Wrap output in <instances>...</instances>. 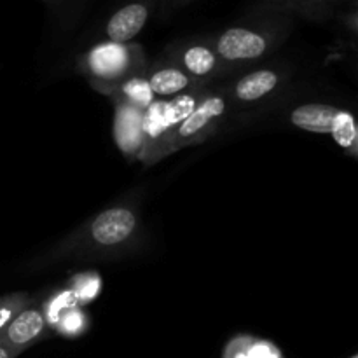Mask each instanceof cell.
Returning a JSON list of instances; mask_svg holds the SVG:
<instances>
[{
    "mask_svg": "<svg viewBox=\"0 0 358 358\" xmlns=\"http://www.w3.org/2000/svg\"><path fill=\"white\" fill-rule=\"evenodd\" d=\"M140 227L138 208L129 203H119L77 227L37 262L38 266H52L63 259L121 257L124 252L135 248Z\"/></svg>",
    "mask_w": 358,
    "mask_h": 358,
    "instance_id": "obj_1",
    "label": "cell"
},
{
    "mask_svg": "<svg viewBox=\"0 0 358 358\" xmlns=\"http://www.w3.org/2000/svg\"><path fill=\"white\" fill-rule=\"evenodd\" d=\"M292 30V16L268 7L266 13L233 24L212 37L213 48L231 72L275 52Z\"/></svg>",
    "mask_w": 358,
    "mask_h": 358,
    "instance_id": "obj_2",
    "label": "cell"
},
{
    "mask_svg": "<svg viewBox=\"0 0 358 358\" xmlns=\"http://www.w3.org/2000/svg\"><path fill=\"white\" fill-rule=\"evenodd\" d=\"M231 100L227 98L226 91H206L205 96L199 100L194 110L182 119L177 126L154 140L150 145L143 149L138 159L143 164L150 166L161 161L170 154L178 152L185 147H194L205 143L219 131L220 124L229 112Z\"/></svg>",
    "mask_w": 358,
    "mask_h": 358,
    "instance_id": "obj_3",
    "label": "cell"
},
{
    "mask_svg": "<svg viewBox=\"0 0 358 358\" xmlns=\"http://www.w3.org/2000/svg\"><path fill=\"white\" fill-rule=\"evenodd\" d=\"M147 69L143 48L135 42H98L77 58V70L87 77V83H115L143 76Z\"/></svg>",
    "mask_w": 358,
    "mask_h": 358,
    "instance_id": "obj_4",
    "label": "cell"
},
{
    "mask_svg": "<svg viewBox=\"0 0 358 358\" xmlns=\"http://www.w3.org/2000/svg\"><path fill=\"white\" fill-rule=\"evenodd\" d=\"M164 58L175 63L178 69L184 70L191 79L199 84H206L208 80L231 73L226 63L217 55L212 37L185 38V41L173 42L166 48Z\"/></svg>",
    "mask_w": 358,
    "mask_h": 358,
    "instance_id": "obj_5",
    "label": "cell"
},
{
    "mask_svg": "<svg viewBox=\"0 0 358 358\" xmlns=\"http://www.w3.org/2000/svg\"><path fill=\"white\" fill-rule=\"evenodd\" d=\"M51 336L41 303L34 301L30 306L21 310L9 325L0 332V343L13 350L17 357L37 343Z\"/></svg>",
    "mask_w": 358,
    "mask_h": 358,
    "instance_id": "obj_6",
    "label": "cell"
},
{
    "mask_svg": "<svg viewBox=\"0 0 358 358\" xmlns=\"http://www.w3.org/2000/svg\"><path fill=\"white\" fill-rule=\"evenodd\" d=\"M159 7H163V0H124L105 23V38L121 44L131 42Z\"/></svg>",
    "mask_w": 358,
    "mask_h": 358,
    "instance_id": "obj_7",
    "label": "cell"
},
{
    "mask_svg": "<svg viewBox=\"0 0 358 358\" xmlns=\"http://www.w3.org/2000/svg\"><path fill=\"white\" fill-rule=\"evenodd\" d=\"M283 73L275 66H261V69L245 72L240 79L231 84L226 91L231 103L250 105L264 100L275 93L283 80Z\"/></svg>",
    "mask_w": 358,
    "mask_h": 358,
    "instance_id": "obj_8",
    "label": "cell"
},
{
    "mask_svg": "<svg viewBox=\"0 0 358 358\" xmlns=\"http://www.w3.org/2000/svg\"><path fill=\"white\" fill-rule=\"evenodd\" d=\"M114 138L121 152L128 157H136L145 149V110L131 105L114 101Z\"/></svg>",
    "mask_w": 358,
    "mask_h": 358,
    "instance_id": "obj_9",
    "label": "cell"
},
{
    "mask_svg": "<svg viewBox=\"0 0 358 358\" xmlns=\"http://www.w3.org/2000/svg\"><path fill=\"white\" fill-rule=\"evenodd\" d=\"M145 77L156 100L157 98L164 100V98L180 96V94L191 93L196 90H205V84L196 83L184 70L178 69L175 63L168 62L166 58L149 66Z\"/></svg>",
    "mask_w": 358,
    "mask_h": 358,
    "instance_id": "obj_10",
    "label": "cell"
},
{
    "mask_svg": "<svg viewBox=\"0 0 358 358\" xmlns=\"http://www.w3.org/2000/svg\"><path fill=\"white\" fill-rule=\"evenodd\" d=\"M90 86L98 93L110 98L112 101L131 105L140 110H147L156 101V96L147 83L145 73L126 77V79L115 80V83H90Z\"/></svg>",
    "mask_w": 358,
    "mask_h": 358,
    "instance_id": "obj_11",
    "label": "cell"
},
{
    "mask_svg": "<svg viewBox=\"0 0 358 358\" xmlns=\"http://www.w3.org/2000/svg\"><path fill=\"white\" fill-rule=\"evenodd\" d=\"M348 0H266L271 9L283 10L290 16H301L310 21H325L334 16Z\"/></svg>",
    "mask_w": 358,
    "mask_h": 358,
    "instance_id": "obj_12",
    "label": "cell"
},
{
    "mask_svg": "<svg viewBox=\"0 0 358 358\" xmlns=\"http://www.w3.org/2000/svg\"><path fill=\"white\" fill-rule=\"evenodd\" d=\"M338 110V107L327 103H304L290 112V122L304 131L329 135Z\"/></svg>",
    "mask_w": 358,
    "mask_h": 358,
    "instance_id": "obj_13",
    "label": "cell"
},
{
    "mask_svg": "<svg viewBox=\"0 0 358 358\" xmlns=\"http://www.w3.org/2000/svg\"><path fill=\"white\" fill-rule=\"evenodd\" d=\"M329 135H332L334 142L338 143L346 154H350V156L353 157L358 156V131L355 117H353L352 112L339 108L334 121H332L331 133H329Z\"/></svg>",
    "mask_w": 358,
    "mask_h": 358,
    "instance_id": "obj_14",
    "label": "cell"
},
{
    "mask_svg": "<svg viewBox=\"0 0 358 358\" xmlns=\"http://www.w3.org/2000/svg\"><path fill=\"white\" fill-rule=\"evenodd\" d=\"M100 289L101 280L96 273H80V275L73 276V280L70 282L69 287L73 299H76L77 306H84V304L91 303V301L98 296Z\"/></svg>",
    "mask_w": 358,
    "mask_h": 358,
    "instance_id": "obj_15",
    "label": "cell"
},
{
    "mask_svg": "<svg viewBox=\"0 0 358 358\" xmlns=\"http://www.w3.org/2000/svg\"><path fill=\"white\" fill-rule=\"evenodd\" d=\"M41 306H42V311H44V317H45V322H48V325L51 329H55L56 324L59 322V318H62L70 308L77 306V303L76 299H73L72 292H70L69 289H63V290H58L56 294H52V296L49 297L44 304H41Z\"/></svg>",
    "mask_w": 358,
    "mask_h": 358,
    "instance_id": "obj_16",
    "label": "cell"
},
{
    "mask_svg": "<svg viewBox=\"0 0 358 358\" xmlns=\"http://www.w3.org/2000/svg\"><path fill=\"white\" fill-rule=\"evenodd\" d=\"M34 301H37V297L30 296L27 292H13L0 297V332L13 322V318L21 310L30 306Z\"/></svg>",
    "mask_w": 358,
    "mask_h": 358,
    "instance_id": "obj_17",
    "label": "cell"
},
{
    "mask_svg": "<svg viewBox=\"0 0 358 358\" xmlns=\"http://www.w3.org/2000/svg\"><path fill=\"white\" fill-rule=\"evenodd\" d=\"M86 324H87V317H86V313L83 311V308L73 306V308H70V310L66 311L62 318H59V322L56 324L55 329L58 332H62V334L77 336V334H80V331H83V327Z\"/></svg>",
    "mask_w": 358,
    "mask_h": 358,
    "instance_id": "obj_18",
    "label": "cell"
},
{
    "mask_svg": "<svg viewBox=\"0 0 358 358\" xmlns=\"http://www.w3.org/2000/svg\"><path fill=\"white\" fill-rule=\"evenodd\" d=\"M83 2V0H63L62 6H59L58 10H62L63 16L66 14V10H72L73 14L77 13V9H79V3Z\"/></svg>",
    "mask_w": 358,
    "mask_h": 358,
    "instance_id": "obj_19",
    "label": "cell"
},
{
    "mask_svg": "<svg viewBox=\"0 0 358 358\" xmlns=\"http://www.w3.org/2000/svg\"><path fill=\"white\" fill-rule=\"evenodd\" d=\"M192 0H163V7H168V9H177V7L187 6Z\"/></svg>",
    "mask_w": 358,
    "mask_h": 358,
    "instance_id": "obj_20",
    "label": "cell"
},
{
    "mask_svg": "<svg viewBox=\"0 0 358 358\" xmlns=\"http://www.w3.org/2000/svg\"><path fill=\"white\" fill-rule=\"evenodd\" d=\"M17 355L13 352V350H9L7 346H3L2 343H0V358H16Z\"/></svg>",
    "mask_w": 358,
    "mask_h": 358,
    "instance_id": "obj_21",
    "label": "cell"
},
{
    "mask_svg": "<svg viewBox=\"0 0 358 358\" xmlns=\"http://www.w3.org/2000/svg\"><path fill=\"white\" fill-rule=\"evenodd\" d=\"M42 2H45L48 6H51V7H55V9H59V6H62L63 0H42Z\"/></svg>",
    "mask_w": 358,
    "mask_h": 358,
    "instance_id": "obj_22",
    "label": "cell"
},
{
    "mask_svg": "<svg viewBox=\"0 0 358 358\" xmlns=\"http://www.w3.org/2000/svg\"><path fill=\"white\" fill-rule=\"evenodd\" d=\"M350 358H358V355H352Z\"/></svg>",
    "mask_w": 358,
    "mask_h": 358,
    "instance_id": "obj_23",
    "label": "cell"
}]
</instances>
